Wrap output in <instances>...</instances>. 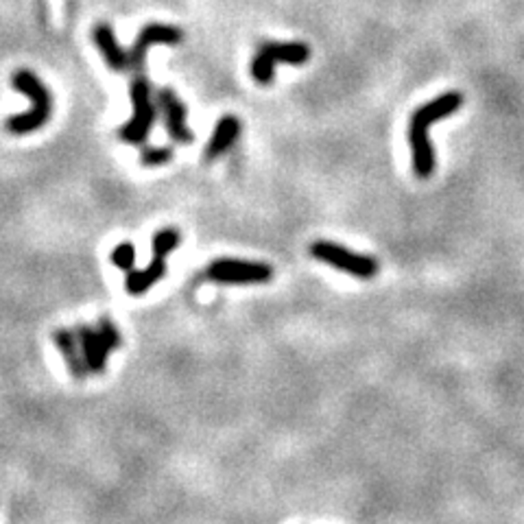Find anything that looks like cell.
<instances>
[{
    "label": "cell",
    "instance_id": "obj_6",
    "mask_svg": "<svg viewBox=\"0 0 524 524\" xmlns=\"http://www.w3.org/2000/svg\"><path fill=\"white\" fill-rule=\"evenodd\" d=\"M208 278L219 284H264L273 278V269L264 262L219 258L210 262Z\"/></svg>",
    "mask_w": 524,
    "mask_h": 524
},
{
    "label": "cell",
    "instance_id": "obj_1",
    "mask_svg": "<svg viewBox=\"0 0 524 524\" xmlns=\"http://www.w3.org/2000/svg\"><path fill=\"white\" fill-rule=\"evenodd\" d=\"M12 86L13 90L22 92V95L29 96V101H31V110L24 112V114H16L12 116V119H7L4 127H7L9 134L24 136V134H31V131L42 129L53 114L51 90L44 86L42 79L36 75V72L27 71V68H21V71L13 72Z\"/></svg>",
    "mask_w": 524,
    "mask_h": 524
},
{
    "label": "cell",
    "instance_id": "obj_8",
    "mask_svg": "<svg viewBox=\"0 0 524 524\" xmlns=\"http://www.w3.org/2000/svg\"><path fill=\"white\" fill-rule=\"evenodd\" d=\"M184 40L182 29L171 27V24H146L145 29L136 37L134 48L129 51V71H142V63H145L146 51L155 44H166V46H173V44H179Z\"/></svg>",
    "mask_w": 524,
    "mask_h": 524
},
{
    "label": "cell",
    "instance_id": "obj_3",
    "mask_svg": "<svg viewBox=\"0 0 524 524\" xmlns=\"http://www.w3.org/2000/svg\"><path fill=\"white\" fill-rule=\"evenodd\" d=\"M131 103H134V116L121 129V138L129 145H142L154 129L158 119V103L154 99V87L145 75H138L131 83Z\"/></svg>",
    "mask_w": 524,
    "mask_h": 524
},
{
    "label": "cell",
    "instance_id": "obj_9",
    "mask_svg": "<svg viewBox=\"0 0 524 524\" xmlns=\"http://www.w3.org/2000/svg\"><path fill=\"white\" fill-rule=\"evenodd\" d=\"M92 37H95L96 48H99L103 60L107 62V66H110L112 71H129V51H125L119 44V40H116V33L114 29H112V24H96L95 31H92Z\"/></svg>",
    "mask_w": 524,
    "mask_h": 524
},
{
    "label": "cell",
    "instance_id": "obj_2",
    "mask_svg": "<svg viewBox=\"0 0 524 524\" xmlns=\"http://www.w3.org/2000/svg\"><path fill=\"white\" fill-rule=\"evenodd\" d=\"M77 339H79L83 361L90 374H103L105 371L107 359L114 350L122 345V337L119 328L114 326L112 320H101L96 328L79 326L77 328Z\"/></svg>",
    "mask_w": 524,
    "mask_h": 524
},
{
    "label": "cell",
    "instance_id": "obj_13",
    "mask_svg": "<svg viewBox=\"0 0 524 524\" xmlns=\"http://www.w3.org/2000/svg\"><path fill=\"white\" fill-rule=\"evenodd\" d=\"M53 341H55V345L60 347L63 361H66L68 365V371H71L75 378H86L90 371H87L86 367V361H83V354H81V345H79V339H77V332L75 330H68V328H60V330L53 335Z\"/></svg>",
    "mask_w": 524,
    "mask_h": 524
},
{
    "label": "cell",
    "instance_id": "obj_7",
    "mask_svg": "<svg viewBox=\"0 0 524 524\" xmlns=\"http://www.w3.org/2000/svg\"><path fill=\"white\" fill-rule=\"evenodd\" d=\"M155 103H158L162 114H164L166 129H169L171 138L179 142V145H190V142L195 140V134L193 129L186 125V114H188V112H186L182 99L175 95L173 87H160V90L155 92Z\"/></svg>",
    "mask_w": 524,
    "mask_h": 524
},
{
    "label": "cell",
    "instance_id": "obj_4",
    "mask_svg": "<svg viewBox=\"0 0 524 524\" xmlns=\"http://www.w3.org/2000/svg\"><path fill=\"white\" fill-rule=\"evenodd\" d=\"M311 57V48L304 42H267L252 62V77L258 83H269L276 75V63L302 66Z\"/></svg>",
    "mask_w": 524,
    "mask_h": 524
},
{
    "label": "cell",
    "instance_id": "obj_5",
    "mask_svg": "<svg viewBox=\"0 0 524 524\" xmlns=\"http://www.w3.org/2000/svg\"><path fill=\"white\" fill-rule=\"evenodd\" d=\"M311 254L317 258V261L330 264V267L339 269V271L350 273V276L361 278V280H370V278H374L380 269L376 258L350 252V249L341 247V245L330 243V241L312 243Z\"/></svg>",
    "mask_w": 524,
    "mask_h": 524
},
{
    "label": "cell",
    "instance_id": "obj_16",
    "mask_svg": "<svg viewBox=\"0 0 524 524\" xmlns=\"http://www.w3.org/2000/svg\"><path fill=\"white\" fill-rule=\"evenodd\" d=\"M173 158V151L169 146H154V149H145L140 155V162L145 166H162L169 164Z\"/></svg>",
    "mask_w": 524,
    "mask_h": 524
},
{
    "label": "cell",
    "instance_id": "obj_14",
    "mask_svg": "<svg viewBox=\"0 0 524 524\" xmlns=\"http://www.w3.org/2000/svg\"><path fill=\"white\" fill-rule=\"evenodd\" d=\"M238 136H241V121L237 116H223L217 122V127H214V134L210 138L208 146H205V158L214 160L219 155H223L238 140Z\"/></svg>",
    "mask_w": 524,
    "mask_h": 524
},
{
    "label": "cell",
    "instance_id": "obj_11",
    "mask_svg": "<svg viewBox=\"0 0 524 524\" xmlns=\"http://www.w3.org/2000/svg\"><path fill=\"white\" fill-rule=\"evenodd\" d=\"M166 256L169 254L162 252V249H154V258H151L149 267L142 269V271H129L125 280V288L129 295H142L149 288H154L166 273Z\"/></svg>",
    "mask_w": 524,
    "mask_h": 524
},
{
    "label": "cell",
    "instance_id": "obj_10",
    "mask_svg": "<svg viewBox=\"0 0 524 524\" xmlns=\"http://www.w3.org/2000/svg\"><path fill=\"white\" fill-rule=\"evenodd\" d=\"M462 103H463V96L459 95V92H445V95L437 96V99L428 101L426 105L420 107V110H415L413 116H411V125H418V127H424V129H428L433 122L454 114V112L462 107Z\"/></svg>",
    "mask_w": 524,
    "mask_h": 524
},
{
    "label": "cell",
    "instance_id": "obj_15",
    "mask_svg": "<svg viewBox=\"0 0 524 524\" xmlns=\"http://www.w3.org/2000/svg\"><path fill=\"white\" fill-rule=\"evenodd\" d=\"M112 262H114L116 269L121 271H134V262H136V249L131 243H121L119 247L112 252Z\"/></svg>",
    "mask_w": 524,
    "mask_h": 524
},
{
    "label": "cell",
    "instance_id": "obj_12",
    "mask_svg": "<svg viewBox=\"0 0 524 524\" xmlns=\"http://www.w3.org/2000/svg\"><path fill=\"white\" fill-rule=\"evenodd\" d=\"M411 151H413V171L418 178H430L435 171V151L428 140V129L418 125H409Z\"/></svg>",
    "mask_w": 524,
    "mask_h": 524
}]
</instances>
